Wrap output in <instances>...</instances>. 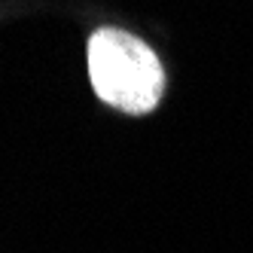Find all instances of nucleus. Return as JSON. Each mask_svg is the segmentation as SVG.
Listing matches in <instances>:
<instances>
[{"mask_svg": "<svg viewBox=\"0 0 253 253\" xmlns=\"http://www.w3.org/2000/svg\"><path fill=\"white\" fill-rule=\"evenodd\" d=\"M88 80L95 95L128 116L153 113L165 95L162 61L143 40L122 28H98L88 37Z\"/></svg>", "mask_w": 253, "mask_h": 253, "instance_id": "1", "label": "nucleus"}]
</instances>
